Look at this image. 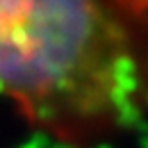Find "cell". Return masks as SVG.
<instances>
[{
	"label": "cell",
	"instance_id": "cell-1",
	"mask_svg": "<svg viewBox=\"0 0 148 148\" xmlns=\"http://www.w3.org/2000/svg\"><path fill=\"white\" fill-rule=\"evenodd\" d=\"M0 98L71 146L130 128L148 105V2L0 0Z\"/></svg>",
	"mask_w": 148,
	"mask_h": 148
}]
</instances>
